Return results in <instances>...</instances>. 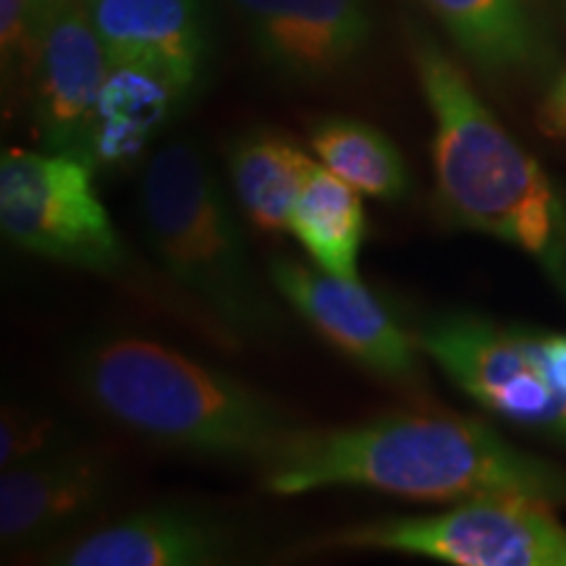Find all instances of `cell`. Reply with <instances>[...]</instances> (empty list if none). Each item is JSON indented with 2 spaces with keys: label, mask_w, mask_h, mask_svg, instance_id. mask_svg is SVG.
<instances>
[{
  "label": "cell",
  "mask_w": 566,
  "mask_h": 566,
  "mask_svg": "<svg viewBox=\"0 0 566 566\" xmlns=\"http://www.w3.org/2000/svg\"><path fill=\"white\" fill-rule=\"evenodd\" d=\"M258 472L279 499L349 488L433 504L522 495L566 506V467L516 449L475 417L436 409L300 428Z\"/></svg>",
  "instance_id": "obj_1"
},
{
  "label": "cell",
  "mask_w": 566,
  "mask_h": 566,
  "mask_svg": "<svg viewBox=\"0 0 566 566\" xmlns=\"http://www.w3.org/2000/svg\"><path fill=\"white\" fill-rule=\"evenodd\" d=\"M71 375L97 415L174 454L260 470L300 430L271 396L139 334L90 338Z\"/></svg>",
  "instance_id": "obj_2"
},
{
  "label": "cell",
  "mask_w": 566,
  "mask_h": 566,
  "mask_svg": "<svg viewBox=\"0 0 566 566\" xmlns=\"http://www.w3.org/2000/svg\"><path fill=\"white\" fill-rule=\"evenodd\" d=\"M407 48L433 116L436 208L454 229L530 254L566 296V202L541 163L501 126L457 61L420 24Z\"/></svg>",
  "instance_id": "obj_3"
},
{
  "label": "cell",
  "mask_w": 566,
  "mask_h": 566,
  "mask_svg": "<svg viewBox=\"0 0 566 566\" xmlns=\"http://www.w3.org/2000/svg\"><path fill=\"white\" fill-rule=\"evenodd\" d=\"M139 223L168 279L221 328L252 342L286 331V317L254 273L229 197L195 142H166L145 163Z\"/></svg>",
  "instance_id": "obj_4"
},
{
  "label": "cell",
  "mask_w": 566,
  "mask_h": 566,
  "mask_svg": "<svg viewBox=\"0 0 566 566\" xmlns=\"http://www.w3.org/2000/svg\"><path fill=\"white\" fill-rule=\"evenodd\" d=\"M415 336L424 357L488 412L566 443V334L441 313Z\"/></svg>",
  "instance_id": "obj_5"
},
{
  "label": "cell",
  "mask_w": 566,
  "mask_h": 566,
  "mask_svg": "<svg viewBox=\"0 0 566 566\" xmlns=\"http://www.w3.org/2000/svg\"><path fill=\"white\" fill-rule=\"evenodd\" d=\"M551 509L522 495H488L438 514L334 530L300 551H380L454 566H566V527Z\"/></svg>",
  "instance_id": "obj_6"
},
{
  "label": "cell",
  "mask_w": 566,
  "mask_h": 566,
  "mask_svg": "<svg viewBox=\"0 0 566 566\" xmlns=\"http://www.w3.org/2000/svg\"><path fill=\"white\" fill-rule=\"evenodd\" d=\"M0 229L19 250L90 273L126 265L122 233L97 195L95 168L74 153L9 147L0 158Z\"/></svg>",
  "instance_id": "obj_7"
},
{
  "label": "cell",
  "mask_w": 566,
  "mask_h": 566,
  "mask_svg": "<svg viewBox=\"0 0 566 566\" xmlns=\"http://www.w3.org/2000/svg\"><path fill=\"white\" fill-rule=\"evenodd\" d=\"M268 279L323 342L386 384L415 388L422 380V349L386 304L359 279H342L317 265L279 254L268 263Z\"/></svg>",
  "instance_id": "obj_8"
},
{
  "label": "cell",
  "mask_w": 566,
  "mask_h": 566,
  "mask_svg": "<svg viewBox=\"0 0 566 566\" xmlns=\"http://www.w3.org/2000/svg\"><path fill=\"white\" fill-rule=\"evenodd\" d=\"M254 53L289 84H321L352 69L370 48V0H226Z\"/></svg>",
  "instance_id": "obj_9"
},
{
  "label": "cell",
  "mask_w": 566,
  "mask_h": 566,
  "mask_svg": "<svg viewBox=\"0 0 566 566\" xmlns=\"http://www.w3.org/2000/svg\"><path fill=\"white\" fill-rule=\"evenodd\" d=\"M116 491V470L101 451L71 443L6 467L0 475V541L6 551L51 546L84 525Z\"/></svg>",
  "instance_id": "obj_10"
},
{
  "label": "cell",
  "mask_w": 566,
  "mask_h": 566,
  "mask_svg": "<svg viewBox=\"0 0 566 566\" xmlns=\"http://www.w3.org/2000/svg\"><path fill=\"white\" fill-rule=\"evenodd\" d=\"M239 554V535L200 506L160 504L118 516L45 551L55 566H216Z\"/></svg>",
  "instance_id": "obj_11"
},
{
  "label": "cell",
  "mask_w": 566,
  "mask_h": 566,
  "mask_svg": "<svg viewBox=\"0 0 566 566\" xmlns=\"http://www.w3.org/2000/svg\"><path fill=\"white\" fill-rule=\"evenodd\" d=\"M108 66V53L92 27L84 0H66L42 38L27 82L32 126L42 150L84 153Z\"/></svg>",
  "instance_id": "obj_12"
},
{
  "label": "cell",
  "mask_w": 566,
  "mask_h": 566,
  "mask_svg": "<svg viewBox=\"0 0 566 566\" xmlns=\"http://www.w3.org/2000/svg\"><path fill=\"white\" fill-rule=\"evenodd\" d=\"M111 63L163 71L195 95L210 61L205 0H84Z\"/></svg>",
  "instance_id": "obj_13"
},
{
  "label": "cell",
  "mask_w": 566,
  "mask_h": 566,
  "mask_svg": "<svg viewBox=\"0 0 566 566\" xmlns=\"http://www.w3.org/2000/svg\"><path fill=\"white\" fill-rule=\"evenodd\" d=\"M189 95L171 76L139 63H111L92 111L82 158L124 171L145 155Z\"/></svg>",
  "instance_id": "obj_14"
},
{
  "label": "cell",
  "mask_w": 566,
  "mask_h": 566,
  "mask_svg": "<svg viewBox=\"0 0 566 566\" xmlns=\"http://www.w3.org/2000/svg\"><path fill=\"white\" fill-rule=\"evenodd\" d=\"M457 48L491 76L533 74L551 59L533 0H420Z\"/></svg>",
  "instance_id": "obj_15"
},
{
  "label": "cell",
  "mask_w": 566,
  "mask_h": 566,
  "mask_svg": "<svg viewBox=\"0 0 566 566\" xmlns=\"http://www.w3.org/2000/svg\"><path fill=\"white\" fill-rule=\"evenodd\" d=\"M315 158L289 134L258 126L226 147V171L239 208L263 233L289 231L292 208Z\"/></svg>",
  "instance_id": "obj_16"
},
{
  "label": "cell",
  "mask_w": 566,
  "mask_h": 566,
  "mask_svg": "<svg viewBox=\"0 0 566 566\" xmlns=\"http://www.w3.org/2000/svg\"><path fill=\"white\" fill-rule=\"evenodd\" d=\"M363 192L315 160L292 208L289 233L307 252L310 263L342 279H359V252L367 218Z\"/></svg>",
  "instance_id": "obj_17"
},
{
  "label": "cell",
  "mask_w": 566,
  "mask_h": 566,
  "mask_svg": "<svg viewBox=\"0 0 566 566\" xmlns=\"http://www.w3.org/2000/svg\"><path fill=\"white\" fill-rule=\"evenodd\" d=\"M310 150L321 166L373 200L401 202L412 189L405 155L373 124L346 116L321 118L310 129Z\"/></svg>",
  "instance_id": "obj_18"
},
{
  "label": "cell",
  "mask_w": 566,
  "mask_h": 566,
  "mask_svg": "<svg viewBox=\"0 0 566 566\" xmlns=\"http://www.w3.org/2000/svg\"><path fill=\"white\" fill-rule=\"evenodd\" d=\"M63 3L66 0H0V66L9 97L27 90L42 38Z\"/></svg>",
  "instance_id": "obj_19"
},
{
  "label": "cell",
  "mask_w": 566,
  "mask_h": 566,
  "mask_svg": "<svg viewBox=\"0 0 566 566\" xmlns=\"http://www.w3.org/2000/svg\"><path fill=\"white\" fill-rule=\"evenodd\" d=\"M76 443L59 415L40 407L6 405L0 417V467H17Z\"/></svg>",
  "instance_id": "obj_20"
},
{
  "label": "cell",
  "mask_w": 566,
  "mask_h": 566,
  "mask_svg": "<svg viewBox=\"0 0 566 566\" xmlns=\"http://www.w3.org/2000/svg\"><path fill=\"white\" fill-rule=\"evenodd\" d=\"M537 126L551 139H566V71L554 76L537 108Z\"/></svg>",
  "instance_id": "obj_21"
}]
</instances>
